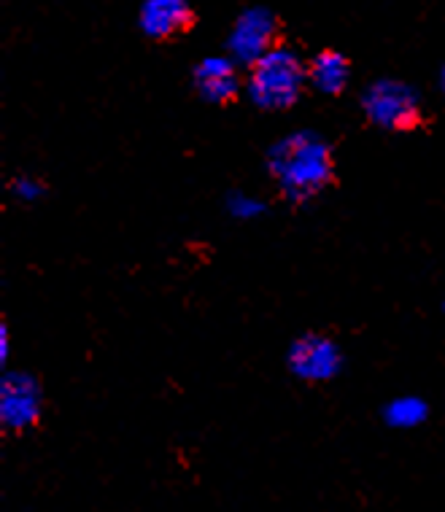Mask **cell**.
<instances>
[{
	"mask_svg": "<svg viewBox=\"0 0 445 512\" xmlns=\"http://www.w3.org/2000/svg\"><path fill=\"white\" fill-rule=\"evenodd\" d=\"M267 173L281 200L305 205L338 186V168L330 143L313 133H297L267 151Z\"/></svg>",
	"mask_w": 445,
	"mask_h": 512,
	"instance_id": "6da1fadb",
	"label": "cell"
},
{
	"mask_svg": "<svg viewBox=\"0 0 445 512\" xmlns=\"http://www.w3.org/2000/svg\"><path fill=\"white\" fill-rule=\"evenodd\" d=\"M284 38L286 30L281 17H276L273 11L267 9H249L243 11L238 22H235V30H232L230 36V49L238 60L254 65L265 54L281 49Z\"/></svg>",
	"mask_w": 445,
	"mask_h": 512,
	"instance_id": "277c9868",
	"label": "cell"
},
{
	"mask_svg": "<svg viewBox=\"0 0 445 512\" xmlns=\"http://www.w3.org/2000/svg\"><path fill=\"white\" fill-rule=\"evenodd\" d=\"M141 27L154 44H173L197 27V11L184 0H149L141 9Z\"/></svg>",
	"mask_w": 445,
	"mask_h": 512,
	"instance_id": "52a82bcc",
	"label": "cell"
},
{
	"mask_svg": "<svg viewBox=\"0 0 445 512\" xmlns=\"http://www.w3.org/2000/svg\"><path fill=\"white\" fill-rule=\"evenodd\" d=\"M0 421L3 432L22 434L38 429L41 424V391L38 380L22 372H11L3 378L0 389Z\"/></svg>",
	"mask_w": 445,
	"mask_h": 512,
	"instance_id": "5b68a950",
	"label": "cell"
},
{
	"mask_svg": "<svg viewBox=\"0 0 445 512\" xmlns=\"http://www.w3.org/2000/svg\"><path fill=\"white\" fill-rule=\"evenodd\" d=\"M308 84V65L292 49H276L249 65V92L265 111H286L303 98Z\"/></svg>",
	"mask_w": 445,
	"mask_h": 512,
	"instance_id": "3957f363",
	"label": "cell"
},
{
	"mask_svg": "<svg viewBox=\"0 0 445 512\" xmlns=\"http://www.w3.org/2000/svg\"><path fill=\"white\" fill-rule=\"evenodd\" d=\"M440 84H443V95H445V65H443V73H440Z\"/></svg>",
	"mask_w": 445,
	"mask_h": 512,
	"instance_id": "30bf717a",
	"label": "cell"
},
{
	"mask_svg": "<svg viewBox=\"0 0 445 512\" xmlns=\"http://www.w3.org/2000/svg\"><path fill=\"white\" fill-rule=\"evenodd\" d=\"M289 367L297 378L308 383H324L338 375L340 370V348L327 335L308 332L300 340H294L289 351Z\"/></svg>",
	"mask_w": 445,
	"mask_h": 512,
	"instance_id": "8992f818",
	"label": "cell"
},
{
	"mask_svg": "<svg viewBox=\"0 0 445 512\" xmlns=\"http://www.w3.org/2000/svg\"><path fill=\"white\" fill-rule=\"evenodd\" d=\"M362 111H365L367 124H373L383 133L413 135L427 133L432 127V119L419 92L397 79L375 81L362 98Z\"/></svg>",
	"mask_w": 445,
	"mask_h": 512,
	"instance_id": "7a4b0ae2",
	"label": "cell"
},
{
	"mask_svg": "<svg viewBox=\"0 0 445 512\" xmlns=\"http://www.w3.org/2000/svg\"><path fill=\"white\" fill-rule=\"evenodd\" d=\"M348 79H351V60L346 54L335 52V49H321L311 62H308V84L330 95V98H338L343 95Z\"/></svg>",
	"mask_w": 445,
	"mask_h": 512,
	"instance_id": "9c48e42d",
	"label": "cell"
},
{
	"mask_svg": "<svg viewBox=\"0 0 445 512\" xmlns=\"http://www.w3.org/2000/svg\"><path fill=\"white\" fill-rule=\"evenodd\" d=\"M195 92L214 106H235L241 98V76L235 65L224 57H208L197 62L192 73Z\"/></svg>",
	"mask_w": 445,
	"mask_h": 512,
	"instance_id": "ba28073f",
	"label": "cell"
}]
</instances>
